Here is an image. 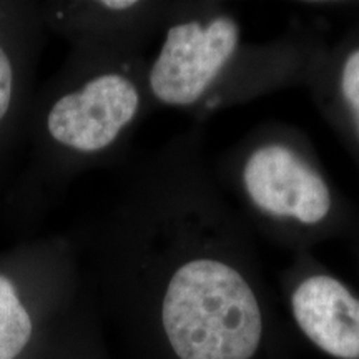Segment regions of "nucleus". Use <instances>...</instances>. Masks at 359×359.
Masks as SVG:
<instances>
[{
  "instance_id": "obj_1",
  "label": "nucleus",
  "mask_w": 359,
  "mask_h": 359,
  "mask_svg": "<svg viewBox=\"0 0 359 359\" xmlns=\"http://www.w3.org/2000/svg\"><path fill=\"white\" fill-rule=\"evenodd\" d=\"M161 325L180 359H250L263 334L251 286L222 259L191 258L170 276Z\"/></svg>"
},
{
  "instance_id": "obj_2",
  "label": "nucleus",
  "mask_w": 359,
  "mask_h": 359,
  "mask_svg": "<svg viewBox=\"0 0 359 359\" xmlns=\"http://www.w3.org/2000/svg\"><path fill=\"white\" fill-rule=\"evenodd\" d=\"M142 105L138 85L122 69L107 67L98 50L45 103L39 140L60 160L80 163L110 151Z\"/></svg>"
},
{
  "instance_id": "obj_3",
  "label": "nucleus",
  "mask_w": 359,
  "mask_h": 359,
  "mask_svg": "<svg viewBox=\"0 0 359 359\" xmlns=\"http://www.w3.org/2000/svg\"><path fill=\"white\" fill-rule=\"evenodd\" d=\"M240 29L230 17L187 20L168 29L163 47L148 74V85L165 105L198 102L230 60Z\"/></svg>"
},
{
  "instance_id": "obj_4",
  "label": "nucleus",
  "mask_w": 359,
  "mask_h": 359,
  "mask_svg": "<svg viewBox=\"0 0 359 359\" xmlns=\"http://www.w3.org/2000/svg\"><path fill=\"white\" fill-rule=\"evenodd\" d=\"M243 180L253 203L269 215L314 224L330 213L325 180L283 145L258 148L246 161Z\"/></svg>"
},
{
  "instance_id": "obj_5",
  "label": "nucleus",
  "mask_w": 359,
  "mask_h": 359,
  "mask_svg": "<svg viewBox=\"0 0 359 359\" xmlns=\"http://www.w3.org/2000/svg\"><path fill=\"white\" fill-rule=\"evenodd\" d=\"M299 327L323 351L359 359V299L343 283L326 275L304 280L291 299Z\"/></svg>"
},
{
  "instance_id": "obj_6",
  "label": "nucleus",
  "mask_w": 359,
  "mask_h": 359,
  "mask_svg": "<svg viewBox=\"0 0 359 359\" xmlns=\"http://www.w3.org/2000/svg\"><path fill=\"white\" fill-rule=\"evenodd\" d=\"M12 12L0 4V135L15 127L25 103V47Z\"/></svg>"
},
{
  "instance_id": "obj_7",
  "label": "nucleus",
  "mask_w": 359,
  "mask_h": 359,
  "mask_svg": "<svg viewBox=\"0 0 359 359\" xmlns=\"http://www.w3.org/2000/svg\"><path fill=\"white\" fill-rule=\"evenodd\" d=\"M34 336V320L15 276L0 268V359H17Z\"/></svg>"
},
{
  "instance_id": "obj_8",
  "label": "nucleus",
  "mask_w": 359,
  "mask_h": 359,
  "mask_svg": "<svg viewBox=\"0 0 359 359\" xmlns=\"http://www.w3.org/2000/svg\"><path fill=\"white\" fill-rule=\"evenodd\" d=\"M341 90H343L344 100L351 109L354 123L359 133V48L348 57L341 77Z\"/></svg>"
}]
</instances>
